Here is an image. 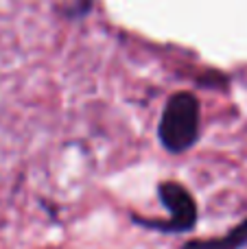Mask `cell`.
<instances>
[{"label": "cell", "instance_id": "cell-1", "mask_svg": "<svg viewBox=\"0 0 247 249\" xmlns=\"http://www.w3.org/2000/svg\"><path fill=\"white\" fill-rule=\"evenodd\" d=\"M160 142L171 153H184L199 138V101L191 92H177L164 105L158 129Z\"/></svg>", "mask_w": 247, "mask_h": 249}, {"label": "cell", "instance_id": "cell-2", "mask_svg": "<svg viewBox=\"0 0 247 249\" xmlns=\"http://www.w3.org/2000/svg\"><path fill=\"white\" fill-rule=\"evenodd\" d=\"M158 197L171 212L169 221H149V219H134L138 225L158 230V232H188L197 223V203L186 188L177 181H162L158 186Z\"/></svg>", "mask_w": 247, "mask_h": 249}, {"label": "cell", "instance_id": "cell-3", "mask_svg": "<svg viewBox=\"0 0 247 249\" xmlns=\"http://www.w3.org/2000/svg\"><path fill=\"white\" fill-rule=\"evenodd\" d=\"M247 245V219L239 223L234 230L221 238H208V241H191L182 249H243Z\"/></svg>", "mask_w": 247, "mask_h": 249}]
</instances>
